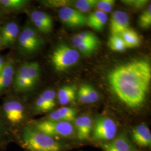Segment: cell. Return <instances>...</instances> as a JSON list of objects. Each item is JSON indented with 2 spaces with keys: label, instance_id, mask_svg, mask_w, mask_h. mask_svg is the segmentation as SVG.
<instances>
[{
  "label": "cell",
  "instance_id": "836d02e7",
  "mask_svg": "<svg viewBox=\"0 0 151 151\" xmlns=\"http://www.w3.org/2000/svg\"><path fill=\"white\" fill-rule=\"evenodd\" d=\"M6 62V58L0 55V72L4 68Z\"/></svg>",
  "mask_w": 151,
  "mask_h": 151
},
{
  "label": "cell",
  "instance_id": "6da1fadb",
  "mask_svg": "<svg viewBox=\"0 0 151 151\" xmlns=\"http://www.w3.org/2000/svg\"><path fill=\"white\" fill-rule=\"evenodd\" d=\"M108 80L120 101L129 108H139L146 100L151 83L150 62L138 59L119 65L110 71Z\"/></svg>",
  "mask_w": 151,
  "mask_h": 151
},
{
  "label": "cell",
  "instance_id": "d4e9b609",
  "mask_svg": "<svg viewBox=\"0 0 151 151\" xmlns=\"http://www.w3.org/2000/svg\"><path fill=\"white\" fill-rule=\"evenodd\" d=\"M108 45L109 48L116 52H122L127 48L123 38L118 35H111Z\"/></svg>",
  "mask_w": 151,
  "mask_h": 151
},
{
  "label": "cell",
  "instance_id": "484cf974",
  "mask_svg": "<svg viewBox=\"0 0 151 151\" xmlns=\"http://www.w3.org/2000/svg\"><path fill=\"white\" fill-rule=\"evenodd\" d=\"M97 2V0H77L75 1L73 6L75 9L83 13L95 7Z\"/></svg>",
  "mask_w": 151,
  "mask_h": 151
},
{
  "label": "cell",
  "instance_id": "7402d4cb",
  "mask_svg": "<svg viewBox=\"0 0 151 151\" xmlns=\"http://www.w3.org/2000/svg\"><path fill=\"white\" fill-rule=\"evenodd\" d=\"M29 4L27 0H0V9L9 14L24 11Z\"/></svg>",
  "mask_w": 151,
  "mask_h": 151
},
{
  "label": "cell",
  "instance_id": "8992f818",
  "mask_svg": "<svg viewBox=\"0 0 151 151\" xmlns=\"http://www.w3.org/2000/svg\"><path fill=\"white\" fill-rule=\"evenodd\" d=\"M27 125L54 138H69L75 133V127L70 122L43 119L31 122Z\"/></svg>",
  "mask_w": 151,
  "mask_h": 151
},
{
  "label": "cell",
  "instance_id": "8fae6325",
  "mask_svg": "<svg viewBox=\"0 0 151 151\" xmlns=\"http://www.w3.org/2000/svg\"><path fill=\"white\" fill-rule=\"evenodd\" d=\"M20 30L19 24L14 20L6 22L0 27L2 49L10 48L16 45Z\"/></svg>",
  "mask_w": 151,
  "mask_h": 151
},
{
  "label": "cell",
  "instance_id": "277c9868",
  "mask_svg": "<svg viewBox=\"0 0 151 151\" xmlns=\"http://www.w3.org/2000/svg\"><path fill=\"white\" fill-rule=\"evenodd\" d=\"M40 77V67L36 62H25L16 68L11 88L14 94L31 91Z\"/></svg>",
  "mask_w": 151,
  "mask_h": 151
},
{
  "label": "cell",
  "instance_id": "603a6c76",
  "mask_svg": "<svg viewBox=\"0 0 151 151\" xmlns=\"http://www.w3.org/2000/svg\"><path fill=\"white\" fill-rule=\"evenodd\" d=\"M72 43L78 52L85 55L92 54L99 47V45L82 39L77 35H75L72 38Z\"/></svg>",
  "mask_w": 151,
  "mask_h": 151
},
{
  "label": "cell",
  "instance_id": "5b68a950",
  "mask_svg": "<svg viewBox=\"0 0 151 151\" xmlns=\"http://www.w3.org/2000/svg\"><path fill=\"white\" fill-rule=\"evenodd\" d=\"M45 43L44 39L32 24L27 22L20 30L16 42L17 52L22 56L34 54L43 48Z\"/></svg>",
  "mask_w": 151,
  "mask_h": 151
},
{
  "label": "cell",
  "instance_id": "e575fe53",
  "mask_svg": "<svg viewBox=\"0 0 151 151\" xmlns=\"http://www.w3.org/2000/svg\"><path fill=\"white\" fill-rule=\"evenodd\" d=\"M7 15H8L7 13H6V12L0 9V21L2 20Z\"/></svg>",
  "mask_w": 151,
  "mask_h": 151
},
{
  "label": "cell",
  "instance_id": "3957f363",
  "mask_svg": "<svg viewBox=\"0 0 151 151\" xmlns=\"http://www.w3.org/2000/svg\"><path fill=\"white\" fill-rule=\"evenodd\" d=\"M0 111L6 124L15 138L27 125V110L26 105L18 96L11 94L4 99L0 105Z\"/></svg>",
  "mask_w": 151,
  "mask_h": 151
},
{
  "label": "cell",
  "instance_id": "9c48e42d",
  "mask_svg": "<svg viewBox=\"0 0 151 151\" xmlns=\"http://www.w3.org/2000/svg\"><path fill=\"white\" fill-rule=\"evenodd\" d=\"M57 94L53 89L45 90L34 101L32 112L35 114L50 113L56 105Z\"/></svg>",
  "mask_w": 151,
  "mask_h": 151
},
{
  "label": "cell",
  "instance_id": "52a82bcc",
  "mask_svg": "<svg viewBox=\"0 0 151 151\" xmlns=\"http://www.w3.org/2000/svg\"><path fill=\"white\" fill-rule=\"evenodd\" d=\"M80 53L66 44L62 43L55 47L50 55V62L54 69L62 72L70 68L78 62Z\"/></svg>",
  "mask_w": 151,
  "mask_h": 151
},
{
  "label": "cell",
  "instance_id": "ba28073f",
  "mask_svg": "<svg viewBox=\"0 0 151 151\" xmlns=\"http://www.w3.org/2000/svg\"><path fill=\"white\" fill-rule=\"evenodd\" d=\"M92 138L95 140L110 142L114 139L117 133L116 123L109 117H99L93 125Z\"/></svg>",
  "mask_w": 151,
  "mask_h": 151
},
{
  "label": "cell",
  "instance_id": "4dcf8cb0",
  "mask_svg": "<svg viewBox=\"0 0 151 151\" xmlns=\"http://www.w3.org/2000/svg\"><path fill=\"white\" fill-rule=\"evenodd\" d=\"M87 94L91 103L97 102L100 99V96L97 91L90 85L83 84Z\"/></svg>",
  "mask_w": 151,
  "mask_h": 151
},
{
  "label": "cell",
  "instance_id": "cb8c5ba5",
  "mask_svg": "<svg viewBox=\"0 0 151 151\" xmlns=\"http://www.w3.org/2000/svg\"><path fill=\"white\" fill-rule=\"evenodd\" d=\"M127 48H133L139 47L141 43V38L138 33L133 29L128 28L121 35Z\"/></svg>",
  "mask_w": 151,
  "mask_h": 151
},
{
  "label": "cell",
  "instance_id": "30bf717a",
  "mask_svg": "<svg viewBox=\"0 0 151 151\" xmlns=\"http://www.w3.org/2000/svg\"><path fill=\"white\" fill-rule=\"evenodd\" d=\"M58 16L65 25L70 27L87 26V16L82 12L70 7L60 8Z\"/></svg>",
  "mask_w": 151,
  "mask_h": 151
},
{
  "label": "cell",
  "instance_id": "5bb4252c",
  "mask_svg": "<svg viewBox=\"0 0 151 151\" xmlns=\"http://www.w3.org/2000/svg\"><path fill=\"white\" fill-rule=\"evenodd\" d=\"M128 28H129V19L128 14L121 10L114 12L110 20L111 35H121Z\"/></svg>",
  "mask_w": 151,
  "mask_h": 151
},
{
  "label": "cell",
  "instance_id": "ffe728a7",
  "mask_svg": "<svg viewBox=\"0 0 151 151\" xmlns=\"http://www.w3.org/2000/svg\"><path fill=\"white\" fill-rule=\"evenodd\" d=\"M15 138L6 124L0 111V151H5L11 143L15 142Z\"/></svg>",
  "mask_w": 151,
  "mask_h": 151
},
{
  "label": "cell",
  "instance_id": "2e32d148",
  "mask_svg": "<svg viewBox=\"0 0 151 151\" xmlns=\"http://www.w3.org/2000/svg\"><path fill=\"white\" fill-rule=\"evenodd\" d=\"M131 138L134 143L139 147H151V131L145 124H139L132 129Z\"/></svg>",
  "mask_w": 151,
  "mask_h": 151
},
{
  "label": "cell",
  "instance_id": "d590c367",
  "mask_svg": "<svg viewBox=\"0 0 151 151\" xmlns=\"http://www.w3.org/2000/svg\"><path fill=\"white\" fill-rule=\"evenodd\" d=\"M0 49H2V46H1V39L0 36Z\"/></svg>",
  "mask_w": 151,
  "mask_h": 151
},
{
  "label": "cell",
  "instance_id": "4316f807",
  "mask_svg": "<svg viewBox=\"0 0 151 151\" xmlns=\"http://www.w3.org/2000/svg\"><path fill=\"white\" fill-rule=\"evenodd\" d=\"M138 25L144 29H149L151 27V5L148 6L143 12L140 15L138 19Z\"/></svg>",
  "mask_w": 151,
  "mask_h": 151
},
{
  "label": "cell",
  "instance_id": "44dd1931",
  "mask_svg": "<svg viewBox=\"0 0 151 151\" xmlns=\"http://www.w3.org/2000/svg\"><path fill=\"white\" fill-rule=\"evenodd\" d=\"M57 94V98L61 105H66L74 103L76 96V87L65 85L62 87Z\"/></svg>",
  "mask_w": 151,
  "mask_h": 151
},
{
  "label": "cell",
  "instance_id": "1f68e13d",
  "mask_svg": "<svg viewBox=\"0 0 151 151\" xmlns=\"http://www.w3.org/2000/svg\"><path fill=\"white\" fill-rule=\"evenodd\" d=\"M77 97L80 103L82 104H91V102L87 94L83 85H81L78 91Z\"/></svg>",
  "mask_w": 151,
  "mask_h": 151
},
{
  "label": "cell",
  "instance_id": "ac0fdd59",
  "mask_svg": "<svg viewBox=\"0 0 151 151\" xmlns=\"http://www.w3.org/2000/svg\"><path fill=\"white\" fill-rule=\"evenodd\" d=\"M76 110L69 107H62L49 113L44 119L71 122L76 119Z\"/></svg>",
  "mask_w": 151,
  "mask_h": 151
},
{
  "label": "cell",
  "instance_id": "d6a6232c",
  "mask_svg": "<svg viewBox=\"0 0 151 151\" xmlns=\"http://www.w3.org/2000/svg\"><path fill=\"white\" fill-rule=\"evenodd\" d=\"M148 1L147 0H131V1H123V2L126 5L134 7L135 9H140L146 5Z\"/></svg>",
  "mask_w": 151,
  "mask_h": 151
},
{
  "label": "cell",
  "instance_id": "7c38bea8",
  "mask_svg": "<svg viewBox=\"0 0 151 151\" xmlns=\"http://www.w3.org/2000/svg\"><path fill=\"white\" fill-rule=\"evenodd\" d=\"M32 26L39 32L49 34L53 28V22L52 16L47 12L39 10L32 11L29 15Z\"/></svg>",
  "mask_w": 151,
  "mask_h": 151
},
{
  "label": "cell",
  "instance_id": "9a60e30c",
  "mask_svg": "<svg viewBox=\"0 0 151 151\" xmlns=\"http://www.w3.org/2000/svg\"><path fill=\"white\" fill-rule=\"evenodd\" d=\"M104 151H136L135 147L125 133H122L114 139L103 143Z\"/></svg>",
  "mask_w": 151,
  "mask_h": 151
},
{
  "label": "cell",
  "instance_id": "e0dca14e",
  "mask_svg": "<svg viewBox=\"0 0 151 151\" xmlns=\"http://www.w3.org/2000/svg\"><path fill=\"white\" fill-rule=\"evenodd\" d=\"M74 121L77 138L81 140L88 139L93 128V123L91 118L87 115H82L76 118Z\"/></svg>",
  "mask_w": 151,
  "mask_h": 151
},
{
  "label": "cell",
  "instance_id": "d6986e66",
  "mask_svg": "<svg viewBox=\"0 0 151 151\" xmlns=\"http://www.w3.org/2000/svg\"><path fill=\"white\" fill-rule=\"evenodd\" d=\"M107 22V14L99 10L92 12L87 17V25L97 32L102 31Z\"/></svg>",
  "mask_w": 151,
  "mask_h": 151
},
{
  "label": "cell",
  "instance_id": "f546056e",
  "mask_svg": "<svg viewBox=\"0 0 151 151\" xmlns=\"http://www.w3.org/2000/svg\"><path fill=\"white\" fill-rule=\"evenodd\" d=\"M78 37L87 41L88 42H91L92 43L96 44L97 45H100V40L97 36L91 32H79L76 34Z\"/></svg>",
  "mask_w": 151,
  "mask_h": 151
},
{
  "label": "cell",
  "instance_id": "f1b7e54d",
  "mask_svg": "<svg viewBox=\"0 0 151 151\" xmlns=\"http://www.w3.org/2000/svg\"><path fill=\"white\" fill-rule=\"evenodd\" d=\"M115 3V1L114 0H100L98 1L96 7L97 10L107 14L113 10Z\"/></svg>",
  "mask_w": 151,
  "mask_h": 151
},
{
  "label": "cell",
  "instance_id": "7a4b0ae2",
  "mask_svg": "<svg viewBox=\"0 0 151 151\" xmlns=\"http://www.w3.org/2000/svg\"><path fill=\"white\" fill-rule=\"evenodd\" d=\"M15 140L27 151H62L57 139L27 125L16 135Z\"/></svg>",
  "mask_w": 151,
  "mask_h": 151
},
{
  "label": "cell",
  "instance_id": "83f0119b",
  "mask_svg": "<svg viewBox=\"0 0 151 151\" xmlns=\"http://www.w3.org/2000/svg\"><path fill=\"white\" fill-rule=\"evenodd\" d=\"M73 1H63V0H47L42 1L40 3L44 6L49 8L53 7H70L73 6L74 5Z\"/></svg>",
  "mask_w": 151,
  "mask_h": 151
},
{
  "label": "cell",
  "instance_id": "4fadbf2b",
  "mask_svg": "<svg viewBox=\"0 0 151 151\" xmlns=\"http://www.w3.org/2000/svg\"><path fill=\"white\" fill-rule=\"evenodd\" d=\"M15 62L11 57L6 58L5 65L0 72V96L11 88L16 70Z\"/></svg>",
  "mask_w": 151,
  "mask_h": 151
}]
</instances>
